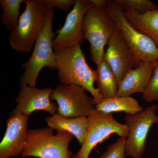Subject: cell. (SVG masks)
<instances>
[{"mask_svg": "<svg viewBox=\"0 0 158 158\" xmlns=\"http://www.w3.org/2000/svg\"><path fill=\"white\" fill-rule=\"evenodd\" d=\"M58 79L61 85H76L90 94L95 105L103 100L98 88L94 87L96 71L86 62L81 44L55 52Z\"/></svg>", "mask_w": 158, "mask_h": 158, "instance_id": "cell-1", "label": "cell"}, {"mask_svg": "<svg viewBox=\"0 0 158 158\" xmlns=\"http://www.w3.org/2000/svg\"><path fill=\"white\" fill-rule=\"evenodd\" d=\"M24 2L25 9L21 15L17 25L10 31L9 41L13 50L28 53L33 50L54 9L48 8L43 0H26Z\"/></svg>", "mask_w": 158, "mask_h": 158, "instance_id": "cell-2", "label": "cell"}, {"mask_svg": "<svg viewBox=\"0 0 158 158\" xmlns=\"http://www.w3.org/2000/svg\"><path fill=\"white\" fill-rule=\"evenodd\" d=\"M73 137L65 131H58L54 135V130L49 127L29 130L22 156L72 158L69 146Z\"/></svg>", "mask_w": 158, "mask_h": 158, "instance_id": "cell-3", "label": "cell"}, {"mask_svg": "<svg viewBox=\"0 0 158 158\" xmlns=\"http://www.w3.org/2000/svg\"><path fill=\"white\" fill-rule=\"evenodd\" d=\"M54 14L53 11L36 40L31 57L22 64L24 71L19 78L20 88L25 86L36 87L40 73L44 67L57 69L56 55L53 47L55 36L52 29Z\"/></svg>", "mask_w": 158, "mask_h": 158, "instance_id": "cell-4", "label": "cell"}, {"mask_svg": "<svg viewBox=\"0 0 158 158\" xmlns=\"http://www.w3.org/2000/svg\"><path fill=\"white\" fill-rule=\"evenodd\" d=\"M105 7L93 5L85 14L83 34L90 44V59L96 65L103 59L105 46L117 30Z\"/></svg>", "mask_w": 158, "mask_h": 158, "instance_id": "cell-5", "label": "cell"}, {"mask_svg": "<svg viewBox=\"0 0 158 158\" xmlns=\"http://www.w3.org/2000/svg\"><path fill=\"white\" fill-rule=\"evenodd\" d=\"M105 9L140 62L158 60V47L155 42L129 22L124 9L116 0L106 1Z\"/></svg>", "mask_w": 158, "mask_h": 158, "instance_id": "cell-6", "label": "cell"}, {"mask_svg": "<svg viewBox=\"0 0 158 158\" xmlns=\"http://www.w3.org/2000/svg\"><path fill=\"white\" fill-rule=\"evenodd\" d=\"M88 117L89 121L88 133L81 147L77 153L79 158H89L93 148L113 134H117L119 137L127 138L129 134L127 126L117 121L112 113L96 110Z\"/></svg>", "mask_w": 158, "mask_h": 158, "instance_id": "cell-7", "label": "cell"}, {"mask_svg": "<svg viewBox=\"0 0 158 158\" xmlns=\"http://www.w3.org/2000/svg\"><path fill=\"white\" fill-rule=\"evenodd\" d=\"M51 99L57 102V114L66 118L88 117L96 110L94 99L77 85H58L51 93Z\"/></svg>", "mask_w": 158, "mask_h": 158, "instance_id": "cell-8", "label": "cell"}, {"mask_svg": "<svg viewBox=\"0 0 158 158\" xmlns=\"http://www.w3.org/2000/svg\"><path fill=\"white\" fill-rule=\"evenodd\" d=\"M158 106L151 105L140 113L133 115L126 114V124L129 134L126 142V156L133 158H142L145 151L148 133L153 124H155Z\"/></svg>", "mask_w": 158, "mask_h": 158, "instance_id": "cell-9", "label": "cell"}, {"mask_svg": "<svg viewBox=\"0 0 158 158\" xmlns=\"http://www.w3.org/2000/svg\"><path fill=\"white\" fill-rule=\"evenodd\" d=\"M93 5L91 0H75L73 8L67 15L64 25L57 31V36L53 40L55 52L81 44L84 41V18Z\"/></svg>", "mask_w": 158, "mask_h": 158, "instance_id": "cell-10", "label": "cell"}, {"mask_svg": "<svg viewBox=\"0 0 158 158\" xmlns=\"http://www.w3.org/2000/svg\"><path fill=\"white\" fill-rule=\"evenodd\" d=\"M104 59L116 77L118 84L131 69L140 63L118 29L110 37Z\"/></svg>", "mask_w": 158, "mask_h": 158, "instance_id": "cell-11", "label": "cell"}, {"mask_svg": "<svg viewBox=\"0 0 158 158\" xmlns=\"http://www.w3.org/2000/svg\"><path fill=\"white\" fill-rule=\"evenodd\" d=\"M20 88L15 100L17 106L10 116L20 114L28 117L37 111H45L52 116L58 111V106L51 99L53 90L51 87L38 88L25 86Z\"/></svg>", "mask_w": 158, "mask_h": 158, "instance_id": "cell-12", "label": "cell"}, {"mask_svg": "<svg viewBox=\"0 0 158 158\" xmlns=\"http://www.w3.org/2000/svg\"><path fill=\"white\" fill-rule=\"evenodd\" d=\"M7 128L0 144V158L21 155L25 146L28 117L20 114L11 115L6 122Z\"/></svg>", "mask_w": 158, "mask_h": 158, "instance_id": "cell-13", "label": "cell"}, {"mask_svg": "<svg viewBox=\"0 0 158 158\" xmlns=\"http://www.w3.org/2000/svg\"><path fill=\"white\" fill-rule=\"evenodd\" d=\"M158 64V60L141 62L137 67L130 70L118 83L116 96H130L134 93H144Z\"/></svg>", "mask_w": 158, "mask_h": 158, "instance_id": "cell-14", "label": "cell"}, {"mask_svg": "<svg viewBox=\"0 0 158 158\" xmlns=\"http://www.w3.org/2000/svg\"><path fill=\"white\" fill-rule=\"evenodd\" d=\"M45 121L49 127L58 131H65L76 138L79 144L85 141L89 127L88 117L66 118L56 113L46 117Z\"/></svg>", "mask_w": 158, "mask_h": 158, "instance_id": "cell-15", "label": "cell"}, {"mask_svg": "<svg viewBox=\"0 0 158 158\" xmlns=\"http://www.w3.org/2000/svg\"><path fill=\"white\" fill-rule=\"evenodd\" d=\"M129 22L137 30L152 38L158 47V10L143 15L125 11Z\"/></svg>", "mask_w": 158, "mask_h": 158, "instance_id": "cell-16", "label": "cell"}, {"mask_svg": "<svg viewBox=\"0 0 158 158\" xmlns=\"http://www.w3.org/2000/svg\"><path fill=\"white\" fill-rule=\"evenodd\" d=\"M96 110L103 113L124 112L126 114L133 115L144 110L137 100L131 96H115L103 99L95 106Z\"/></svg>", "mask_w": 158, "mask_h": 158, "instance_id": "cell-17", "label": "cell"}, {"mask_svg": "<svg viewBox=\"0 0 158 158\" xmlns=\"http://www.w3.org/2000/svg\"><path fill=\"white\" fill-rule=\"evenodd\" d=\"M95 71L98 88L103 99L116 96L118 83L113 71L104 58L98 65H97Z\"/></svg>", "mask_w": 158, "mask_h": 158, "instance_id": "cell-18", "label": "cell"}, {"mask_svg": "<svg viewBox=\"0 0 158 158\" xmlns=\"http://www.w3.org/2000/svg\"><path fill=\"white\" fill-rule=\"evenodd\" d=\"M23 0H1L0 6L3 10L1 22L8 31H11L18 23L20 8Z\"/></svg>", "mask_w": 158, "mask_h": 158, "instance_id": "cell-19", "label": "cell"}, {"mask_svg": "<svg viewBox=\"0 0 158 158\" xmlns=\"http://www.w3.org/2000/svg\"><path fill=\"white\" fill-rule=\"evenodd\" d=\"M125 11H133L139 14L158 10V6L149 0H116Z\"/></svg>", "mask_w": 158, "mask_h": 158, "instance_id": "cell-20", "label": "cell"}, {"mask_svg": "<svg viewBox=\"0 0 158 158\" xmlns=\"http://www.w3.org/2000/svg\"><path fill=\"white\" fill-rule=\"evenodd\" d=\"M127 138L119 137L116 142L108 145L106 151L99 158H126Z\"/></svg>", "mask_w": 158, "mask_h": 158, "instance_id": "cell-21", "label": "cell"}, {"mask_svg": "<svg viewBox=\"0 0 158 158\" xmlns=\"http://www.w3.org/2000/svg\"><path fill=\"white\" fill-rule=\"evenodd\" d=\"M142 94V98L147 102L158 101V64L154 70L147 88Z\"/></svg>", "mask_w": 158, "mask_h": 158, "instance_id": "cell-22", "label": "cell"}, {"mask_svg": "<svg viewBox=\"0 0 158 158\" xmlns=\"http://www.w3.org/2000/svg\"><path fill=\"white\" fill-rule=\"evenodd\" d=\"M46 6L50 9L57 8L61 10L67 11L73 6L75 0H43Z\"/></svg>", "mask_w": 158, "mask_h": 158, "instance_id": "cell-23", "label": "cell"}, {"mask_svg": "<svg viewBox=\"0 0 158 158\" xmlns=\"http://www.w3.org/2000/svg\"><path fill=\"white\" fill-rule=\"evenodd\" d=\"M72 158H80L77 155V154H75L73 155V156Z\"/></svg>", "mask_w": 158, "mask_h": 158, "instance_id": "cell-24", "label": "cell"}, {"mask_svg": "<svg viewBox=\"0 0 158 158\" xmlns=\"http://www.w3.org/2000/svg\"><path fill=\"white\" fill-rule=\"evenodd\" d=\"M155 123H157V124H158V116H157L156 118L155 121Z\"/></svg>", "mask_w": 158, "mask_h": 158, "instance_id": "cell-25", "label": "cell"}]
</instances>
